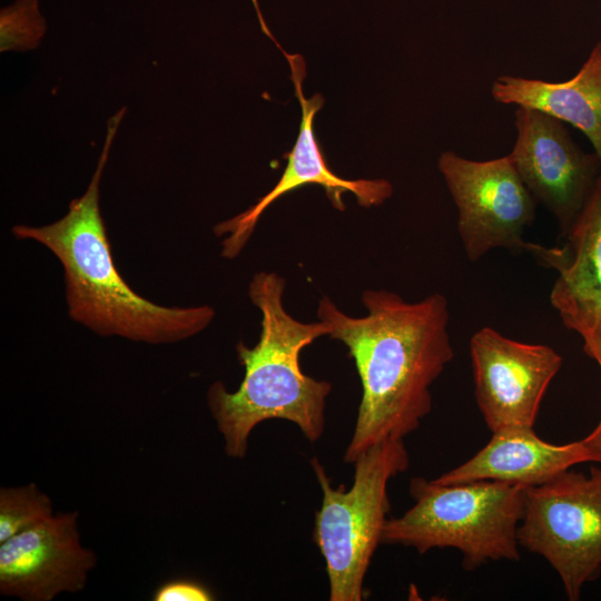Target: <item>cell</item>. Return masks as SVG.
I'll use <instances>...</instances> for the list:
<instances>
[{"label":"cell","mask_w":601,"mask_h":601,"mask_svg":"<svg viewBox=\"0 0 601 601\" xmlns=\"http://www.w3.org/2000/svg\"><path fill=\"white\" fill-rule=\"evenodd\" d=\"M493 98L542 111L581 130L601 160V40L580 70L561 82L503 75L491 87Z\"/></svg>","instance_id":"14"},{"label":"cell","mask_w":601,"mask_h":601,"mask_svg":"<svg viewBox=\"0 0 601 601\" xmlns=\"http://www.w3.org/2000/svg\"><path fill=\"white\" fill-rule=\"evenodd\" d=\"M437 167L457 208V231L470 262L495 248L526 252L522 235L534 220L536 201L510 155L477 161L444 151Z\"/></svg>","instance_id":"7"},{"label":"cell","mask_w":601,"mask_h":601,"mask_svg":"<svg viewBox=\"0 0 601 601\" xmlns=\"http://www.w3.org/2000/svg\"><path fill=\"white\" fill-rule=\"evenodd\" d=\"M353 464V484L345 490L332 485L317 457L311 460L323 493L314 541L325 560L331 601L364 599L365 574L391 509L387 485L407 470L410 456L403 440H386L371 446Z\"/></svg>","instance_id":"5"},{"label":"cell","mask_w":601,"mask_h":601,"mask_svg":"<svg viewBox=\"0 0 601 601\" xmlns=\"http://www.w3.org/2000/svg\"><path fill=\"white\" fill-rule=\"evenodd\" d=\"M259 20L263 31L273 40L289 65L290 80L300 106L302 119L293 149L284 156L287 159L286 167L273 189L245 211L214 227V233L218 237H225L221 242V257L227 259L239 255L269 205L303 186H322L333 207L341 211L345 209L342 196L347 191L353 193L358 205L366 208L382 205L393 194L392 184L385 179L352 180L342 178L331 170L313 129L314 118L323 107L324 98L321 93H315L311 98L304 96L303 80L306 76L304 58L286 52L270 35L264 20L262 18Z\"/></svg>","instance_id":"8"},{"label":"cell","mask_w":601,"mask_h":601,"mask_svg":"<svg viewBox=\"0 0 601 601\" xmlns=\"http://www.w3.org/2000/svg\"><path fill=\"white\" fill-rule=\"evenodd\" d=\"M584 462L580 441L552 444L540 439L534 428L506 430L492 433L491 440L470 460L433 481L439 484L496 481L529 487Z\"/></svg>","instance_id":"13"},{"label":"cell","mask_w":601,"mask_h":601,"mask_svg":"<svg viewBox=\"0 0 601 601\" xmlns=\"http://www.w3.org/2000/svg\"><path fill=\"white\" fill-rule=\"evenodd\" d=\"M78 512L51 515L0 543V592L50 601L86 587L95 553L80 543Z\"/></svg>","instance_id":"11"},{"label":"cell","mask_w":601,"mask_h":601,"mask_svg":"<svg viewBox=\"0 0 601 601\" xmlns=\"http://www.w3.org/2000/svg\"><path fill=\"white\" fill-rule=\"evenodd\" d=\"M563 236L562 246L529 243L526 249L540 265L558 273L550 303L562 322L601 316V174Z\"/></svg>","instance_id":"12"},{"label":"cell","mask_w":601,"mask_h":601,"mask_svg":"<svg viewBox=\"0 0 601 601\" xmlns=\"http://www.w3.org/2000/svg\"><path fill=\"white\" fill-rule=\"evenodd\" d=\"M286 282L275 272H258L248 285L250 302L262 313L260 335L253 347L236 344L245 368L235 392L217 381L207 392L209 411L223 435L225 452L234 459L247 453L252 431L267 420L294 423L312 443L325 427L326 400L332 385L303 373L300 352L329 329L322 322L303 323L284 306Z\"/></svg>","instance_id":"3"},{"label":"cell","mask_w":601,"mask_h":601,"mask_svg":"<svg viewBox=\"0 0 601 601\" xmlns=\"http://www.w3.org/2000/svg\"><path fill=\"white\" fill-rule=\"evenodd\" d=\"M1 51L27 50L39 45L46 21L38 7V0H16L1 10Z\"/></svg>","instance_id":"16"},{"label":"cell","mask_w":601,"mask_h":601,"mask_svg":"<svg viewBox=\"0 0 601 601\" xmlns=\"http://www.w3.org/2000/svg\"><path fill=\"white\" fill-rule=\"evenodd\" d=\"M516 138L509 154L535 199L556 219L562 236L579 215L601 174L597 154H585L563 121L536 109L518 107Z\"/></svg>","instance_id":"10"},{"label":"cell","mask_w":601,"mask_h":601,"mask_svg":"<svg viewBox=\"0 0 601 601\" xmlns=\"http://www.w3.org/2000/svg\"><path fill=\"white\" fill-rule=\"evenodd\" d=\"M156 601H208L211 593L201 584L188 580L170 581L162 584L154 595Z\"/></svg>","instance_id":"18"},{"label":"cell","mask_w":601,"mask_h":601,"mask_svg":"<svg viewBox=\"0 0 601 601\" xmlns=\"http://www.w3.org/2000/svg\"><path fill=\"white\" fill-rule=\"evenodd\" d=\"M524 491L522 485L496 481L439 484L412 477L408 492L414 504L386 520L381 544L408 546L421 554L454 548L466 571L490 561L516 562Z\"/></svg>","instance_id":"4"},{"label":"cell","mask_w":601,"mask_h":601,"mask_svg":"<svg viewBox=\"0 0 601 601\" xmlns=\"http://www.w3.org/2000/svg\"><path fill=\"white\" fill-rule=\"evenodd\" d=\"M470 355L476 403L489 430L534 428L562 356L548 345L514 341L492 327L471 336Z\"/></svg>","instance_id":"9"},{"label":"cell","mask_w":601,"mask_h":601,"mask_svg":"<svg viewBox=\"0 0 601 601\" xmlns=\"http://www.w3.org/2000/svg\"><path fill=\"white\" fill-rule=\"evenodd\" d=\"M518 540L555 570L569 600H579L601 573V469L589 476L569 469L525 487Z\"/></svg>","instance_id":"6"},{"label":"cell","mask_w":601,"mask_h":601,"mask_svg":"<svg viewBox=\"0 0 601 601\" xmlns=\"http://www.w3.org/2000/svg\"><path fill=\"white\" fill-rule=\"evenodd\" d=\"M51 515V500L35 483L1 487L0 543Z\"/></svg>","instance_id":"15"},{"label":"cell","mask_w":601,"mask_h":601,"mask_svg":"<svg viewBox=\"0 0 601 601\" xmlns=\"http://www.w3.org/2000/svg\"><path fill=\"white\" fill-rule=\"evenodd\" d=\"M367 314L351 316L328 297L317 317L328 337L343 343L362 384V398L344 461H354L371 446L403 440L417 430L432 410L431 385L453 359L444 295L433 293L407 302L385 289H366Z\"/></svg>","instance_id":"1"},{"label":"cell","mask_w":601,"mask_h":601,"mask_svg":"<svg viewBox=\"0 0 601 601\" xmlns=\"http://www.w3.org/2000/svg\"><path fill=\"white\" fill-rule=\"evenodd\" d=\"M570 329L577 332L583 341L584 353L594 359L601 370V316L590 315L575 319ZM585 462L601 463V418L593 431L580 440Z\"/></svg>","instance_id":"17"},{"label":"cell","mask_w":601,"mask_h":601,"mask_svg":"<svg viewBox=\"0 0 601 601\" xmlns=\"http://www.w3.org/2000/svg\"><path fill=\"white\" fill-rule=\"evenodd\" d=\"M125 108L108 121L105 145L86 193L59 220L40 227L16 225L19 239L35 240L61 263L70 318L101 336L149 344L175 343L203 332L214 319L208 305L166 307L144 298L114 262L99 208V184Z\"/></svg>","instance_id":"2"}]
</instances>
